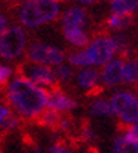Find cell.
I'll list each match as a JSON object with an SVG mask.
<instances>
[{
  "label": "cell",
  "instance_id": "obj_1",
  "mask_svg": "<svg viewBox=\"0 0 138 153\" xmlns=\"http://www.w3.org/2000/svg\"><path fill=\"white\" fill-rule=\"evenodd\" d=\"M48 93L23 76H17L6 87V104L23 120L32 121L45 108Z\"/></svg>",
  "mask_w": 138,
  "mask_h": 153
},
{
  "label": "cell",
  "instance_id": "obj_2",
  "mask_svg": "<svg viewBox=\"0 0 138 153\" xmlns=\"http://www.w3.org/2000/svg\"><path fill=\"white\" fill-rule=\"evenodd\" d=\"M17 76H23L30 82L35 83L40 87L45 88V90H56L61 88V83L56 80L55 72L51 69L50 65H44V63H35L31 60H26L23 63L17 66Z\"/></svg>",
  "mask_w": 138,
  "mask_h": 153
},
{
  "label": "cell",
  "instance_id": "obj_3",
  "mask_svg": "<svg viewBox=\"0 0 138 153\" xmlns=\"http://www.w3.org/2000/svg\"><path fill=\"white\" fill-rule=\"evenodd\" d=\"M27 44V35L21 27H7L0 35V58L14 60L24 53Z\"/></svg>",
  "mask_w": 138,
  "mask_h": 153
},
{
  "label": "cell",
  "instance_id": "obj_4",
  "mask_svg": "<svg viewBox=\"0 0 138 153\" xmlns=\"http://www.w3.org/2000/svg\"><path fill=\"white\" fill-rule=\"evenodd\" d=\"M113 115H117L121 122L134 124L138 121V97L131 91H118L110 98Z\"/></svg>",
  "mask_w": 138,
  "mask_h": 153
},
{
  "label": "cell",
  "instance_id": "obj_5",
  "mask_svg": "<svg viewBox=\"0 0 138 153\" xmlns=\"http://www.w3.org/2000/svg\"><path fill=\"white\" fill-rule=\"evenodd\" d=\"M88 53L93 60V65H106L109 60L117 53V47L113 37L107 33H97L94 34L93 41L86 48Z\"/></svg>",
  "mask_w": 138,
  "mask_h": 153
},
{
  "label": "cell",
  "instance_id": "obj_6",
  "mask_svg": "<svg viewBox=\"0 0 138 153\" xmlns=\"http://www.w3.org/2000/svg\"><path fill=\"white\" fill-rule=\"evenodd\" d=\"M27 59L35 63L58 66L65 60V53L58 48L46 45L44 42H34L27 49Z\"/></svg>",
  "mask_w": 138,
  "mask_h": 153
},
{
  "label": "cell",
  "instance_id": "obj_7",
  "mask_svg": "<svg viewBox=\"0 0 138 153\" xmlns=\"http://www.w3.org/2000/svg\"><path fill=\"white\" fill-rule=\"evenodd\" d=\"M101 70V82L106 87H116L123 83V68L124 60L118 58L114 60H109L106 65H103Z\"/></svg>",
  "mask_w": 138,
  "mask_h": 153
},
{
  "label": "cell",
  "instance_id": "obj_8",
  "mask_svg": "<svg viewBox=\"0 0 138 153\" xmlns=\"http://www.w3.org/2000/svg\"><path fill=\"white\" fill-rule=\"evenodd\" d=\"M19 20L23 25L28 28H35L45 24L37 4H35V0H26L21 4L19 10Z\"/></svg>",
  "mask_w": 138,
  "mask_h": 153
},
{
  "label": "cell",
  "instance_id": "obj_9",
  "mask_svg": "<svg viewBox=\"0 0 138 153\" xmlns=\"http://www.w3.org/2000/svg\"><path fill=\"white\" fill-rule=\"evenodd\" d=\"M46 93H48L46 105L51 107V108H55L59 111H72L78 107V101L69 97L62 90V87L56 88V90H50Z\"/></svg>",
  "mask_w": 138,
  "mask_h": 153
},
{
  "label": "cell",
  "instance_id": "obj_10",
  "mask_svg": "<svg viewBox=\"0 0 138 153\" xmlns=\"http://www.w3.org/2000/svg\"><path fill=\"white\" fill-rule=\"evenodd\" d=\"M62 117H64V114L59 112V110L48 107V108H44L32 121L37 125L45 128V129H50L52 132H58L59 131L61 121H62Z\"/></svg>",
  "mask_w": 138,
  "mask_h": 153
},
{
  "label": "cell",
  "instance_id": "obj_11",
  "mask_svg": "<svg viewBox=\"0 0 138 153\" xmlns=\"http://www.w3.org/2000/svg\"><path fill=\"white\" fill-rule=\"evenodd\" d=\"M88 11L83 7H72L62 17L64 28H83L86 25Z\"/></svg>",
  "mask_w": 138,
  "mask_h": 153
},
{
  "label": "cell",
  "instance_id": "obj_12",
  "mask_svg": "<svg viewBox=\"0 0 138 153\" xmlns=\"http://www.w3.org/2000/svg\"><path fill=\"white\" fill-rule=\"evenodd\" d=\"M123 83L127 86H137L138 84V53L131 52L124 59Z\"/></svg>",
  "mask_w": 138,
  "mask_h": 153
},
{
  "label": "cell",
  "instance_id": "obj_13",
  "mask_svg": "<svg viewBox=\"0 0 138 153\" xmlns=\"http://www.w3.org/2000/svg\"><path fill=\"white\" fill-rule=\"evenodd\" d=\"M133 24H134V14L113 13L110 17L104 21V24H103V30H104V31H109V30L120 31V30L128 28L130 25H133Z\"/></svg>",
  "mask_w": 138,
  "mask_h": 153
},
{
  "label": "cell",
  "instance_id": "obj_14",
  "mask_svg": "<svg viewBox=\"0 0 138 153\" xmlns=\"http://www.w3.org/2000/svg\"><path fill=\"white\" fill-rule=\"evenodd\" d=\"M35 4H37L45 23H50V21L58 19V16H59L58 1L55 0H35Z\"/></svg>",
  "mask_w": 138,
  "mask_h": 153
},
{
  "label": "cell",
  "instance_id": "obj_15",
  "mask_svg": "<svg viewBox=\"0 0 138 153\" xmlns=\"http://www.w3.org/2000/svg\"><path fill=\"white\" fill-rule=\"evenodd\" d=\"M64 35L66 41L78 48H83L89 45V35L83 33L82 28H64Z\"/></svg>",
  "mask_w": 138,
  "mask_h": 153
},
{
  "label": "cell",
  "instance_id": "obj_16",
  "mask_svg": "<svg viewBox=\"0 0 138 153\" xmlns=\"http://www.w3.org/2000/svg\"><path fill=\"white\" fill-rule=\"evenodd\" d=\"M110 9L113 13L134 14L138 10V0H111Z\"/></svg>",
  "mask_w": 138,
  "mask_h": 153
},
{
  "label": "cell",
  "instance_id": "obj_17",
  "mask_svg": "<svg viewBox=\"0 0 138 153\" xmlns=\"http://www.w3.org/2000/svg\"><path fill=\"white\" fill-rule=\"evenodd\" d=\"M113 153H138V142L125 139L124 136H117L113 143Z\"/></svg>",
  "mask_w": 138,
  "mask_h": 153
},
{
  "label": "cell",
  "instance_id": "obj_18",
  "mask_svg": "<svg viewBox=\"0 0 138 153\" xmlns=\"http://www.w3.org/2000/svg\"><path fill=\"white\" fill-rule=\"evenodd\" d=\"M99 73L94 69H83L78 73V83L85 88H90L97 84Z\"/></svg>",
  "mask_w": 138,
  "mask_h": 153
},
{
  "label": "cell",
  "instance_id": "obj_19",
  "mask_svg": "<svg viewBox=\"0 0 138 153\" xmlns=\"http://www.w3.org/2000/svg\"><path fill=\"white\" fill-rule=\"evenodd\" d=\"M68 60L70 62V65L80 66V68L93 65V60H92V58H90V55L88 53L86 49H85V51H78V52H69Z\"/></svg>",
  "mask_w": 138,
  "mask_h": 153
},
{
  "label": "cell",
  "instance_id": "obj_20",
  "mask_svg": "<svg viewBox=\"0 0 138 153\" xmlns=\"http://www.w3.org/2000/svg\"><path fill=\"white\" fill-rule=\"evenodd\" d=\"M89 112L94 117H110L113 115L110 102L106 100H97L89 107Z\"/></svg>",
  "mask_w": 138,
  "mask_h": 153
},
{
  "label": "cell",
  "instance_id": "obj_21",
  "mask_svg": "<svg viewBox=\"0 0 138 153\" xmlns=\"http://www.w3.org/2000/svg\"><path fill=\"white\" fill-rule=\"evenodd\" d=\"M54 72H55V77H56V80H58L59 83H62V82H68V80L72 77V73H74L70 68L64 66L62 63L58 65L56 70H54Z\"/></svg>",
  "mask_w": 138,
  "mask_h": 153
},
{
  "label": "cell",
  "instance_id": "obj_22",
  "mask_svg": "<svg viewBox=\"0 0 138 153\" xmlns=\"http://www.w3.org/2000/svg\"><path fill=\"white\" fill-rule=\"evenodd\" d=\"M69 140L68 139H58L50 149V153H72L69 150Z\"/></svg>",
  "mask_w": 138,
  "mask_h": 153
},
{
  "label": "cell",
  "instance_id": "obj_23",
  "mask_svg": "<svg viewBox=\"0 0 138 153\" xmlns=\"http://www.w3.org/2000/svg\"><path fill=\"white\" fill-rule=\"evenodd\" d=\"M13 74V70L10 69L9 66L0 65V87H4L6 84L9 83V79Z\"/></svg>",
  "mask_w": 138,
  "mask_h": 153
},
{
  "label": "cell",
  "instance_id": "obj_24",
  "mask_svg": "<svg viewBox=\"0 0 138 153\" xmlns=\"http://www.w3.org/2000/svg\"><path fill=\"white\" fill-rule=\"evenodd\" d=\"M7 17H6L4 14H0V35L4 33V30L7 28Z\"/></svg>",
  "mask_w": 138,
  "mask_h": 153
},
{
  "label": "cell",
  "instance_id": "obj_25",
  "mask_svg": "<svg viewBox=\"0 0 138 153\" xmlns=\"http://www.w3.org/2000/svg\"><path fill=\"white\" fill-rule=\"evenodd\" d=\"M86 153H100V152L97 150L96 146H89L88 150H86Z\"/></svg>",
  "mask_w": 138,
  "mask_h": 153
},
{
  "label": "cell",
  "instance_id": "obj_26",
  "mask_svg": "<svg viewBox=\"0 0 138 153\" xmlns=\"http://www.w3.org/2000/svg\"><path fill=\"white\" fill-rule=\"evenodd\" d=\"M80 3H85V4H93V3H97V0H78Z\"/></svg>",
  "mask_w": 138,
  "mask_h": 153
},
{
  "label": "cell",
  "instance_id": "obj_27",
  "mask_svg": "<svg viewBox=\"0 0 138 153\" xmlns=\"http://www.w3.org/2000/svg\"><path fill=\"white\" fill-rule=\"evenodd\" d=\"M131 128H133V131L138 135V121L137 122H134V124H131Z\"/></svg>",
  "mask_w": 138,
  "mask_h": 153
},
{
  "label": "cell",
  "instance_id": "obj_28",
  "mask_svg": "<svg viewBox=\"0 0 138 153\" xmlns=\"http://www.w3.org/2000/svg\"><path fill=\"white\" fill-rule=\"evenodd\" d=\"M9 3H13V4H19V3H21V1H24V0H7Z\"/></svg>",
  "mask_w": 138,
  "mask_h": 153
},
{
  "label": "cell",
  "instance_id": "obj_29",
  "mask_svg": "<svg viewBox=\"0 0 138 153\" xmlns=\"http://www.w3.org/2000/svg\"><path fill=\"white\" fill-rule=\"evenodd\" d=\"M55 1H64V0H55Z\"/></svg>",
  "mask_w": 138,
  "mask_h": 153
}]
</instances>
